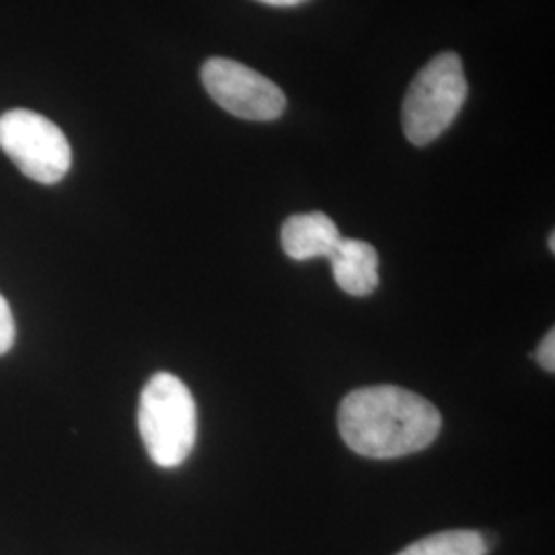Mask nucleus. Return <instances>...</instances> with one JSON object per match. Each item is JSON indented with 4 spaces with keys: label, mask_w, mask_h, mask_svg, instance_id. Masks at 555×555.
Returning <instances> with one entry per match:
<instances>
[{
    "label": "nucleus",
    "mask_w": 555,
    "mask_h": 555,
    "mask_svg": "<svg viewBox=\"0 0 555 555\" xmlns=\"http://www.w3.org/2000/svg\"><path fill=\"white\" fill-rule=\"evenodd\" d=\"M337 426L358 455L397 459L430 447L442 428V417L428 399L396 385H377L344 397Z\"/></svg>",
    "instance_id": "obj_1"
},
{
    "label": "nucleus",
    "mask_w": 555,
    "mask_h": 555,
    "mask_svg": "<svg viewBox=\"0 0 555 555\" xmlns=\"http://www.w3.org/2000/svg\"><path fill=\"white\" fill-rule=\"evenodd\" d=\"M139 430L146 453L165 469L179 467L194 451L198 410L192 391L171 373L149 378L140 393Z\"/></svg>",
    "instance_id": "obj_2"
},
{
    "label": "nucleus",
    "mask_w": 555,
    "mask_h": 555,
    "mask_svg": "<svg viewBox=\"0 0 555 555\" xmlns=\"http://www.w3.org/2000/svg\"><path fill=\"white\" fill-rule=\"evenodd\" d=\"M463 60L455 52H442L417 73L403 100L401 121L408 140L426 146L440 139L461 114L467 101Z\"/></svg>",
    "instance_id": "obj_3"
},
{
    "label": "nucleus",
    "mask_w": 555,
    "mask_h": 555,
    "mask_svg": "<svg viewBox=\"0 0 555 555\" xmlns=\"http://www.w3.org/2000/svg\"><path fill=\"white\" fill-rule=\"evenodd\" d=\"M0 149L25 178L54 185L73 165L66 134L52 119L31 109H9L0 116Z\"/></svg>",
    "instance_id": "obj_4"
},
{
    "label": "nucleus",
    "mask_w": 555,
    "mask_h": 555,
    "mask_svg": "<svg viewBox=\"0 0 555 555\" xmlns=\"http://www.w3.org/2000/svg\"><path fill=\"white\" fill-rule=\"evenodd\" d=\"M199 77L215 103L235 118L272 121L286 109V95L276 82L237 60H206Z\"/></svg>",
    "instance_id": "obj_5"
},
{
    "label": "nucleus",
    "mask_w": 555,
    "mask_h": 555,
    "mask_svg": "<svg viewBox=\"0 0 555 555\" xmlns=\"http://www.w3.org/2000/svg\"><path fill=\"white\" fill-rule=\"evenodd\" d=\"M337 286L350 297H371L378 288L377 249L360 238H344L330 256Z\"/></svg>",
    "instance_id": "obj_6"
},
{
    "label": "nucleus",
    "mask_w": 555,
    "mask_h": 555,
    "mask_svg": "<svg viewBox=\"0 0 555 555\" xmlns=\"http://www.w3.org/2000/svg\"><path fill=\"white\" fill-rule=\"evenodd\" d=\"M282 249L295 261L307 259L330 258L336 249L341 235L336 222L323 212H307L293 215L282 224Z\"/></svg>",
    "instance_id": "obj_7"
},
{
    "label": "nucleus",
    "mask_w": 555,
    "mask_h": 555,
    "mask_svg": "<svg viewBox=\"0 0 555 555\" xmlns=\"http://www.w3.org/2000/svg\"><path fill=\"white\" fill-rule=\"evenodd\" d=\"M490 545L481 533L456 529L424 537L397 555H486Z\"/></svg>",
    "instance_id": "obj_8"
},
{
    "label": "nucleus",
    "mask_w": 555,
    "mask_h": 555,
    "mask_svg": "<svg viewBox=\"0 0 555 555\" xmlns=\"http://www.w3.org/2000/svg\"><path fill=\"white\" fill-rule=\"evenodd\" d=\"M15 344V319L7 298L0 295V357L7 354Z\"/></svg>",
    "instance_id": "obj_9"
},
{
    "label": "nucleus",
    "mask_w": 555,
    "mask_h": 555,
    "mask_svg": "<svg viewBox=\"0 0 555 555\" xmlns=\"http://www.w3.org/2000/svg\"><path fill=\"white\" fill-rule=\"evenodd\" d=\"M537 362L541 364L543 371L547 373H554L555 371V332L550 330L545 337L541 339L539 348H537Z\"/></svg>",
    "instance_id": "obj_10"
},
{
    "label": "nucleus",
    "mask_w": 555,
    "mask_h": 555,
    "mask_svg": "<svg viewBox=\"0 0 555 555\" xmlns=\"http://www.w3.org/2000/svg\"><path fill=\"white\" fill-rule=\"evenodd\" d=\"M263 4H270V7H298L302 2H309V0H258Z\"/></svg>",
    "instance_id": "obj_11"
},
{
    "label": "nucleus",
    "mask_w": 555,
    "mask_h": 555,
    "mask_svg": "<svg viewBox=\"0 0 555 555\" xmlns=\"http://www.w3.org/2000/svg\"><path fill=\"white\" fill-rule=\"evenodd\" d=\"M550 249H552V254H554V251H555V235H554V233H552V235H550Z\"/></svg>",
    "instance_id": "obj_12"
}]
</instances>
